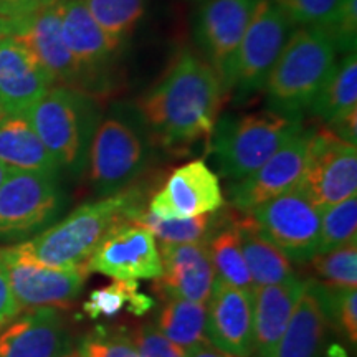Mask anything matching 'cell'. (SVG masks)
<instances>
[{"mask_svg": "<svg viewBox=\"0 0 357 357\" xmlns=\"http://www.w3.org/2000/svg\"><path fill=\"white\" fill-rule=\"evenodd\" d=\"M223 93L222 79L212 65L184 50L136 106L164 146L181 147L211 137Z\"/></svg>", "mask_w": 357, "mask_h": 357, "instance_id": "6da1fadb", "label": "cell"}, {"mask_svg": "<svg viewBox=\"0 0 357 357\" xmlns=\"http://www.w3.org/2000/svg\"><path fill=\"white\" fill-rule=\"evenodd\" d=\"M139 200L136 190H121L95 202L83 204L56 225L17 245L45 266L61 270L88 266L89 257L102 238L116 225L132 220L136 212L141 211Z\"/></svg>", "mask_w": 357, "mask_h": 357, "instance_id": "7a4b0ae2", "label": "cell"}, {"mask_svg": "<svg viewBox=\"0 0 357 357\" xmlns=\"http://www.w3.org/2000/svg\"><path fill=\"white\" fill-rule=\"evenodd\" d=\"M336 56L337 42L326 29L293 30L263 88L276 111L294 114L311 106L336 66Z\"/></svg>", "mask_w": 357, "mask_h": 357, "instance_id": "3957f363", "label": "cell"}, {"mask_svg": "<svg viewBox=\"0 0 357 357\" xmlns=\"http://www.w3.org/2000/svg\"><path fill=\"white\" fill-rule=\"evenodd\" d=\"M300 129L293 114L280 111L225 116L211 134V154L222 176L235 184L260 169Z\"/></svg>", "mask_w": 357, "mask_h": 357, "instance_id": "277c9868", "label": "cell"}, {"mask_svg": "<svg viewBox=\"0 0 357 357\" xmlns=\"http://www.w3.org/2000/svg\"><path fill=\"white\" fill-rule=\"evenodd\" d=\"M291 22L271 0L257 3L223 78L225 93L243 100L265 88L266 78L291 33Z\"/></svg>", "mask_w": 357, "mask_h": 357, "instance_id": "5b68a950", "label": "cell"}, {"mask_svg": "<svg viewBox=\"0 0 357 357\" xmlns=\"http://www.w3.org/2000/svg\"><path fill=\"white\" fill-rule=\"evenodd\" d=\"M298 189L324 212L357 195V147L333 131L311 132Z\"/></svg>", "mask_w": 357, "mask_h": 357, "instance_id": "8992f818", "label": "cell"}, {"mask_svg": "<svg viewBox=\"0 0 357 357\" xmlns=\"http://www.w3.org/2000/svg\"><path fill=\"white\" fill-rule=\"evenodd\" d=\"M248 215L289 261H310L318 253L321 212L298 187L258 205Z\"/></svg>", "mask_w": 357, "mask_h": 357, "instance_id": "52a82bcc", "label": "cell"}, {"mask_svg": "<svg viewBox=\"0 0 357 357\" xmlns=\"http://www.w3.org/2000/svg\"><path fill=\"white\" fill-rule=\"evenodd\" d=\"M0 260L22 311L70 306L82 294L89 275L88 266L71 270L45 266L22 252L19 245L0 248Z\"/></svg>", "mask_w": 357, "mask_h": 357, "instance_id": "ba28073f", "label": "cell"}, {"mask_svg": "<svg viewBox=\"0 0 357 357\" xmlns=\"http://www.w3.org/2000/svg\"><path fill=\"white\" fill-rule=\"evenodd\" d=\"M0 32L24 43L55 84L73 88L83 83L86 71L71 56L61 35V0H47L24 15L0 20Z\"/></svg>", "mask_w": 357, "mask_h": 357, "instance_id": "9c48e42d", "label": "cell"}, {"mask_svg": "<svg viewBox=\"0 0 357 357\" xmlns=\"http://www.w3.org/2000/svg\"><path fill=\"white\" fill-rule=\"evenodd\" d=\"M55 177L8 169L0 185V240L25 238L55 217L60 205Z\"/></svg>", "mask_w": 357, "mask_h": 357, "instance_id": "30bf717a", "label": "cell"}, {"mask_svg": "<svg viewBox=\"0 0 357 357\" xmlns=\"http://www.w3.org/2000/svg\"><path fill=\"white\" fill-rule=\"evenodd\" d=\"M84 108L86 105L78 91L53 86L24 114L60 167H73L82 160L86 141Z\"/></svg>", "mask_w": 357, "mask_h": 357, "instance_id": "8fae6325", "label": "cell"}, {"mask_svg": "<svg viewBox=\"0 0 357 357\" xmlns=\"http://www.w3.org/2000/svg\"><path fill=\"white\" fill-rule=\"evenodd\" d=\"M146 162V146L136 129L118 118L105 119L89 146V178L100 195L124 190Z\"/></svg>", "mask_w": 357, "mask_h": 357, "instance_id": "7c38bea8", "label": "cell"}, {"mask_svg": "<svg viewBox=\"0 0 357 357\" xmlns=\"http://www.w3.org/2000/svg\"><path fill=\"white\" fill-rule=\"evenodd\" d=\"M88 270L121 281L158 280L162 275L158 242L137 222H123L98 245L88 260Z\"/></svg>", "mask_w": 357, "mask_h": 357, "instance_id": "4fadbf2b", "label": "cell"}, {"mask_svg": "<svg viewBox=\"0 0 357 357\" xmlns=\"http://www.w3.org/2000/svg\"><path fill=\"white\" fill-rule=\"evenodd\" d=\"M225 205L218 176L205 160H190L174 169L158 194L151 199L149 208L153 215L174 220L215 213Z\"/></svg>", "mask_w": 357, "mask_h": 357, "instance_id": "5bb4252c", "label": "cell"}, {"mask_svg": "<svg viewBox=\"0 0 357 357\" xmlns=\"http://www.w3.org/2000/svg\"><path fill=\"white\" fill-rule=\"evenodd\" d=\"M311 131L300 129L252 176L230 185L235 211L248 213L258 205L294 189L303 176Z\"/></svg>", "mask_w": 357, "mask_h": 357, "instance_id": "9a60e30c", "label": "cell"}, {"mask_svg": "<svg viewBox=\"0 0 357 357\" xmlns=\"http://www.w3.org/2000/svg\"><path fill=\"white\" fill-rule=\"evenodd\" d=\"M334 329L336 323L333 318L329 288L318 281H305L275 357H333Z\"/></svg>", "mask_w": 357, "mask_h": 357, "instance_id": "2e32d148", "label": "cell"}, {"mask_svg": "<svg viewBox=\"0 0 357 357\" xmlns=\"http://www.w3.org/2000/svg\"><path fill=\"white\" fill-rule=\"evenodd\" d=\"M55 82L24 43L0 32V109L24 116Z\"/></svg>", "mask_w": 357, "mask_h": 357, "instance_id": "e0dca14e", "label": "cell"}, {"mask_svg": "<svg viewBox=\"0 0 357 357\" xmlns=\"http://www.w3.org/2000/svg\"><path fill=\"white\" fill-rule=\"evenodd\" d=\"M73 337L56 307H35L0 329V357H66Z\"/></svg>", "mask_w": 357, "mask_h": 357, "instance_id": "ac0fdd59", "label": "cell"}, {"mask_svg": "<svg viewBox=\"0 0 357 357\" xmlns=\"http://www.w3.org/2000/svg\"><path fill=\"white\" fill-rule=\"evenodd\" d=\"M207 339L231 357L253 354V291L215 278L207 301Z\"/></svg>", "mask_w": 357, "mask_h": 357, "instance_id": "d6986e66", "label": "cell"}, {"mask_svg": "<svg viewBox=\"0 0 357 357\" xmlns=\"http://www.w3.org/2000/svg\"><path fill=\"white\" fill-rule=\"evenodd\" d=\"M162 275L155 283L160 296L207 305L215 273L208 255V242L159 243Z\"/></svg>", "mask_w": 357, "mask_h": 357, "instance_id": "ffe728a7", "label": "cell"}, {"mask_svg": "<svg viewBox=\"0 0 357 357\" xmlns=\"http://www.w3.org/2000/svg\"><path fill=\"white\" fill-rule=\"evenodd\" d=\"M258 2L260 0H205L200 10L199 42L222 84Z\"/></svg>", "mask_w": 357, "mask_h": 357, "instance_id": "44dd1931", "label": "cell"}, {"mask_svg": "<svg viewBox=\"0 0 357 357\" xmlns=\"http://www.w3.org/2000/svg\"><path fill=\"white\" fill-rule=\"evenodd\" d=\"M305 281L296 275L278 284L257 287L253 291V352L275 357L289 319L300 300Z\"/></svg>", "mask_w": 357, "mask_h": 357, "instance_id": "7402d4cb", "label": "cell"}, {"mask_svg": "<svg viewBox=\"0 0 357 357\" xmlns=\"http://www.w3.org/2000/svg\"><path fill=\"white\" fill-rule=\"evenodd\" d=\"M61 35L84 71L106 65L121 47L98 25L83 0H61Z\"/></svg>", "mask_w": 357, "mask_h": 357, "instance_id": "603a6c76", "label": "cell"}, {"mask_svg": "<svg viewBox=\"0 0 357 357\" xmlns=\"http://www.w3.org/2000/svg\"><path fill=\"white\" fill-rule=\"evenodd\" d=\"M0 164L8 169L50 176H56L60 169L30 123L19 114H6L0 118Z\"/></svg>", "mask_w": 357, "mask_h": 357, "instance_id": "cb8c5ba5", "label": "cell"}, {"mask_svg": "<svg viewBox=\"0 0 357 357\" xmlns=\"http://www.w3.org/2000/svg\"><path fill=\"white\" fill-rule=\"evenodd\" d=\"M235 225L245 263L255 287L278 284L294 276L288 257L261 234L248 213L236 217Z\"/></svg>", "mask_w": 357, "mask_h": 357, "instance_id": "d4e9b609", "label": "cell"}, {"mask_svg": "<svg viewBox=\"0 0 357 357\" xmlns=\"http://www.w3.org/2000/svg\"><path fill=\"white\" fill-rule=\"evenodd\" d=\"M310 108L326 123L336 124L357 113V56L352 52L336 63Z\"/></svg>", "mask_w": 357, "mask_h": 357, "instance_id": "484cf974", "label": "cell"}, {"mask_svg": "<svg viewBox=\"0 0 357 357\" xmlns=\"http://www.w3.org/2000/svg\"><path fill=\"white\" fill-rule=\"evenodd\" d=\"M231 215H223L218 211L215 213H204V215L190 218L164 220V218L155 217L151 212L141 208L132 217V222L146 227L154 235L155 242L159 243H194L208 242L223 225L230 222Z\"/></svg>", "mask_w": 357, "mask_h": 357, "instance_id": "4316f807", "label": "cell"}, {"mask_svg": "<svg viewBox=\"0 0 357 357\" xmlns=\"http://www.w3.org/2000/svg\"><path fill=\"white\" fill-rule=\"evenodd\" d=\"M158 329L172 344L182 349L205 344L207 339V305L171 298L158 319Z\"/></svg>", "mask_w": 357, "mask_h": 357, "instance_id": "83f0119b", "label": "cell"}, {"mask_svg": "<svg viewBox=\"0 0 357 357\" xmlns=\"http://www.w3.org/2000/svg\"><path fill=\"white\" fill-rule=\"evenodd\" d=\"M235 220L236 217L231 215L230 222L208 240V255H211L213 273L217 280L230 287L255 291L257 287L253 284L247 263H245Z\"/></svg>", "mask_w": 357, "mask_h": 357, "instance_id": "f1b7e54d", "label": "cell"}, {"mask_svg": "<svg viewBox=\"0 0 357 357\" xmlns=\"http://www.w3.org/2000/svg\"><path fill=\"white\" fill-rule=\"evenodd\" d=\"M154 306L153 298L139 293L137 281L114 280L109 287L95 289L83 305V311L88 318H114L123 307H128L132 314L141 316Z\"/></svg>", "mask_w": 357, "mask_h": 357, "instance_id": "f546056e", "label": "cell"}, {"mask_svg": "<svg viewBox=\"0 0 357 357\" xmlns=\"http://www.w3.org/2000/svg\"><path fill=\"white\" fill-rule=\"evenodd\" d=\"M98 25L119 45L131 37L146 12V0H83Z\"/></svg>", "mask_w": 357, "mask_h": 357, "instance_id": "4dcf8cb0", "label": "cell"}, {"mask_svg": "<svg viewBox=\"0 0 357 357\" xmlns=\"http://www.w3.org/2000/svg\"><path fill=\"white\" fill-rule=\"evenodd\" d=\"M352 242H357V195L321 212L318 253L331 252Z\"/></svg>", "mask_w": 357, "mask_h": 357, "instance_id": "1f68e13d", "label": "cell"}, {"mask_svg": "<svg viewBox=\"0 0 357 357\" xmlns=\"http://www.w3.org/2000/svg\"><path fill=\"white\" fill-rule=\"evenodd\" d=\"M316 275L333 289H351L357 284V242L311 258Z\"/></svg>", "mask_w": 357, "mask_h": 357, "instance_id": "d6a6232c", "label": "cell"}, {"mask_svg": "<svg viewBox=\"0 0 357 357\" xmlns=\"http://www.w3.org/2000/svg\"><path fill=\"white\" fill-rule=\"evenodd\" d=\"M79 357H141L132 333L126 328L96 326L78 346Z\"/></svg>", "mask_w": 357, "mask_h": 357, "instance_id": "836d02e7", "label": "cell"}, {"mask_svg": "<svg viewBox=\"0 0 357 357\" xmlns=\"http://www.w3.org/2000/svg\"><path fill=\"white\" fill-rule=\"evenodd\" d=\"M291 24L329 29L337 19L344 0H271Z\"/></svg>", "mask_w": 357, "mask_h": 357, "instance_id": "e575fe53", "label": "cell"}, {"mask_svg": "<svg viewBox=\"0 0 357 357\" xmlns=\"http://www.w3.org/2000/svg\"><path fill=\"white\" fill-rule=\"evenodd\" d=\"M329 288V287H328ZM331 293V307L333 318L336 328L342 329L347 341L352 346L357 342V291L356 288L351 289H333Z\"/></svg>", "mask_w": 357, "mask_h": 357, "instance_id": "d590c367", "label": "cell"}, {"mask_svg": "<svg viewBox=\"0 0 357 357\" xmlns=\"http://www.w3.org/2000/svg\"><path fill=\"white\" fill-rule=\"evenodd\" d=\"M141 357H187V351L164 337L155 324H144L132 333Z\"/></svg>", "mask_w": 357, "mask_h": 357, "instance_id": "8d00e7d4", "label": "cell"}, {"mask_svg": "<svg viewBox=\"0 0 357 357\" xmlns=\"http://www.w3.org/2000/svg\"><path fill=\"white\" fill-rule=\"evenodd\" d=\"M356 22H357V0H344L337 19L334 20V24L326 30L333 35L336 42H339V40H346V43L349 45L351 40L352 43H354Z\"/></svg>", "mask_w": 357, "mask_h": 357, "instance_id": "74e56055", "label": "cell"}, {"mask_svg": "<svg viewBox=\"0 0 357 357\" xmlns=\"http://www.w3.org/2000/svg\"><path fill=\"white\" fill-rule=\"evenodd\" d=\"M20 312L22 307L17 303L15 296H13L7 270L2 260H0V329L15 319Z\"/></svg>", "mask_w": 357, "mask_h": 357, "instance_id": "f35d334b", "label": "cell"}, {"mask_svg": "<svg viewBox=\"0 0 357 357\" xmlns=\"http://www.w3.org/2000/svg\"><path fill=\"white\" fill-rule=\"evenodd\" d=\"M43 2L47 0H0V20L24 15V13L42 6Z\"/></svg>", "mask_w": 357, "mask_h": 357, "instance_id": "ab89813d", "label": "cell"}, {"mask_svg": "<svg viewBox=\"0 0 357 357\" xmlns=\"http://www.w3.org/2000/svg\"><path fill=\"white\" fill-rule=\"evenodd\" d=\"M187 357H231L225 352L218 351L217 347H213L211 342H205V344H199L192 349H187Z\"/></svg>", "mask_w": 357, "mask_h": 357, "instance_id": "60d3db41", "label": "cell"}, {"mask_svg": "<svg viewBox=\"0 0 357 357\" xmlns=\"http://www.w3.org/2000/svg\"><path fill=\"white\" fill-rule=\"evenodd\" d=\"M7 172H8V167L3 166V164H0V185H2V182H3V178H6Z\"/></svg>", "mask_w": 357, "mask_h": 357, "instance_id": "b9f144b4", "label": "cell"}, {"mask_svg": "<svg viewBox=\"0 0 357 357\" xmlns=\"http://www.w3.org/2000/svg\"><path fill=\"white\" fill-rule=\"evenodd\" d=\"M66 357H79V356H78V351L75 349L73 352H71V354H68V356H66Z\"/></svg>", "mask_w": 357, "mask_h": 357, "instance_id": "7bdbcfd3", "label": "cell"}, {"mask_svg": "<svg viewBox=\"0 0 357 357\" xmlns=\"http://www.w3.org/2000/svg\"><path fill=\"white\" fill-rule=\"evenodd\" d=\"M0 118H2V109H0Z\"/></svg>", "mask_w": 357, "mask_h": 357, "instance_id": "ee69618b", "label": "cell"}]
</instances>
